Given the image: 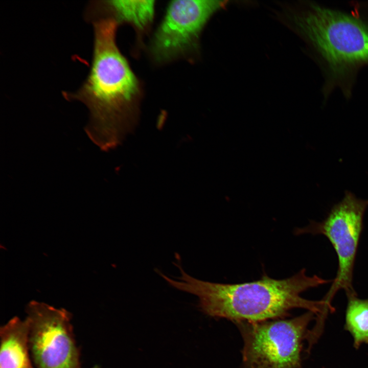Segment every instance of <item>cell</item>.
<instances>
[{"label": "cell", "mask_w": 368, "mask_h": 368, "mask_svg": "<svg viewBox=\"0 0 368 368\" xmlns=\"http://www.w3.org/2000/svg\"><path fill=\"white\" fill-rule=\"evenodd\" d=\"M92 24L94 40L89 72L77 91L63 95L87 106L90 118L85 132L106 151L121 143L137 124L143 87L117 45L118 23L105 17Z\"/></svg>", "instance_id": "obj_1"}, {"label": "cell", "mask_w": 368, "mask_h": 368, "mask_svg": "<svg viewBox=\"0 0 368 368\" xmlns=\"http://www.w3.org/2000/svg\"><path fill=\"white\" fill-rule=\"evenodd\" d=\"M226 3L212 0L171 1L150 45L153 61L158 64L184 59L192 61L204 26Z\"/></svg>", "instance_id": "obj_6"}, {"label": "cell", "mask_w": 368, "mask_h": 368, "mask_svg": "<svg viewBox=\"0 0 368 368\" xmlns=\"http://www.w3.org/2000/svg\"><path fill=\"white\" fill-rule=\"evenodd\" d=\"M155 1H95L88 5L85 16L90 22L101 18L110 17L119 25L131 26L142 35L150 29L154 19Z\"/></svg>", "instance_id": "obj_8"}, {"label": "cell", "mask_w": 368, "mask_h": 368, "mask_svg": "<svg viewBox=\"0 0 368 368\" xmlns=\"http://www.w3.org/2000/svg\"><path fill=\"white\" fill-rule=\"evenodd\" d=\"M29 346L35 368H81L72 315L44 303L27 306Z\"/></svg>", "instance_id": "obj_7"}, {"label": "cell", "mask_w": 368, "mask_h": 368, "mask_svg": "<svg viewBox=\"0 0 368 368\" xmlns=\"http://www.w3.org/2000/svg\"><path fill=\"white\" fill-rule=\"evenodd\" d=\"M315 314L235 323L243 338L244 368H301L303 341Z\"/></svg>", "instance_id": "obj_4"}, {"label": "cell", "mask_w": 368, "mask_h": 368, "mask_svg": "<svg viewBox=\"0 0 368 368\" xmlns=\"http://www.w3.org/2000/svg\"><path fill=\"white\" fill-rule=\"evenodd\" d=\"M368 200L357 198L350 191L335 204L321 222L312 221L308 226L295 230V234H311L325 236L333 247L338 260L336 275L323 300L325 310H333L331 302L336 293L344 290L347 296L356 294L353 275L360 238L364 213Z\"/></svg>", "instance_id": "obj_5"}, {"label": "cell", "mask_w": 368, "mask_h": 368, "mask_svg": "<svg viewBox=\"0 0 368 368\" xmlns=\"http://www.w3.org/2000/svg\"><path fill=\"white\" fill-rule=\"evenodd\" d=\"M295 23L323 58L333 79L347 78L368 64V25L360 19L311 4L295 16Z\"/></svg>", "instance_id": "obj_3"}, {"label": "cell", "mask_w": 368, "mask_h": 368, "mask_svg": "<svg viewBox=\"0 0 368 368\" xmlns=\"http://www.w3.org/2000/svg\"><path fill=\"white\" fill-rule=\"evenodd\" d=\"M0 368H35L29 346V326L17 316L0 328Z\"/></svg>", "instance_id": "obj_9"}, {"label": "cell", "mask_w": 368, "mask_h": 368, "mask_svg": "<svg viewBox=\"0 0 368 368\" xmlns=\"http://www.w3.org/2000/svg\"><path fill=\"white\" fill-rule=\"evenodd\" d=\"M180 276L163 277L173 288L196 296L198 307L205 314L225 318L234 323L283 318L295 308H302L318 316L324 311L322 300L310 301L303 292L331 282L316 275L306 274L305 269L291 277L278 280L264 274L257 281L223 284L197 279L187 273L180 261L174 263Z\"/></svg>", "instance_id": "obj_2"}, {"label": "cell", "mask_w": 368, "mask_h": 368, "mask_svg": "<svg viewBox=\"0 0 368 368\" xmlns=\"http://www.w3.org/2000/svg\"><path fill=\"white\" fill-rule=\"evenodd\" d=\"M347 298L346 328L358 348L363 343H368V298H359L357 294L347 296Z\"/></svg>", "instance_id": "obj_10"}]
</instances>
